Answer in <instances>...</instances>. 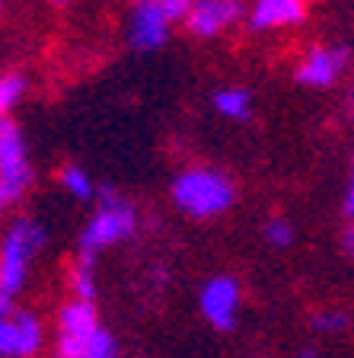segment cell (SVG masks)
Masks as SVG:
<instances>
[{"label": "cell", "instance_id": "cell-12", "mask_svg": "<svg viewBox=\"0 0 354 358\" xmlns=\"http://www.w3.org/2000/svg\"><path fill=\"white\" fill-rule=\"evenodd\" d=\"M211 103H214V109L221 112L223 119H233V122H249L252 119V96H249V90H243V87L214 90Z\"/></svg>", "mask_w": 354, "mask_h": 358}, {"label": "cell", "instance_id": "cell-18", "mask_svg": "<svg viewBox=\"0 0 354 358\" xmlns=\"http://www.w3.org/2000/svg\"><path fill=\"white\" fill-rule=\"evenodd\" d=\"M345 217L354 221V154H351V179H348V192H345Z\"/></svg>", "mask_w": 354, "mask_h": 358}, {"label": "cell", "instance_id": "cell-19", "mask_svg": "<svg viewBox=\"0 0 354 358\" xmlns=\"http://www.w3.org/2000/svg\"><path fill=\"white\" fill-rule=\"evenodd\" d=\"M341 250H345L348 259H354V221L345 227V234H341Z\"/></svg>", "mask_w": 354, "mask_h": 358}, {"label": "cell", "instance_id": "cell-9", "mask_svg": "<svg viewBox=\"0 0 354 358\" xmlns=\"http://www.w3.org/2000/svg\"><path fill=\"white\" fill-rule=\"evenodd\" d=\"M345 64H348L345 45H313L310 52L300 58L294 77L303 87H329V83L339 80Z\"/></svg>", "mask_w": 354, "mask_h": 358}, {"label": "cell", "instance_id": "cell-13", "mask_svg": "<svg viewBox=\"0 0 354 358\" xmlns=\"http://www.w3.org/2000/svg\"><path fill=\"white\" fill-rule=\"evenodd\" d=\"M71 291H74V301L93 304V298H96V256H77L74 268H71Z\"/></svg>", "mask_w": 354, "mask_h": 358}, {"label": "cell", "instance_id": "cell-25", "mask_svg": "<svg viewBox=\"0 0 354 358\" xmlns=\"http://www.w3.org/2000/svg\"><path fill=\"white\" fill-rule=\"evenodd\" d=\"M351 99H354V96H351Z\"/></svg>", "mask_w": 354, "mask_h": 358}, {"label": "cell", "instance_id": "cell-2", "mask_svg": "<svg viewBox=\"0 0 354 358\" xmlns=\"http://www.w3.org/2000/svg\"><path fill=\"white\" fill-rule=\"evenodd\" d=\"M58 358H115V336L99 323V313L87 301H67L58 313Z\"/></svg>", "mask_w": 354, "mask_h": 358}, {"label": "cell", "instance_id": "cell-22", "mask_svg": "<svg viewBox=\"0 0 354 358\" xmlns=\"http://www.w3.org/2000/svg\"><path fill=\"white\" fill-rule=\"evenodd\" d=\"M3 201H7V195H3V186H0V208H3Z\"/></svg>", "mask_w": 354, "mask_h": 358}, {"label": "cell", "instance_id": "cell-7", "mask_svg": "<svg viewBox=\"0 0 354 358\" xmlns=\"http://www.w3.org/2000/svg\"><path fill=\"white\" fill-rule=\"evenodd\" d=\"M172 20L163 13L156 0H138L128 13V45L134 52H156L166 45Z\"/></svg>", "mask_w": 354, "mask_h": 358}, {"label": "cell", "instance_id": "cell-8", "mask_svg": "<svg viewBox=\"0 0 354 358\" xmlns=\"http://www.w3.org/2000/svg\"><path fill=\"white\" fill-rule=\"evenodd\" d=\"M42 349V323L36 313L13 310L0 317V358H32Z\"/></svg>", "mask_w": 354, "mask_h": 358}, {"label": "cell", "instance_id": "cell-16", "mask_svg": "<svg viewBox=\"0 0 354 358\" xmlns=\"http://www.w3.org/2000/svg\"><path fill=\"white\" fill-rule=\"evenodd\" d=\"M262 234H265V240L272 246H278V250H284V246L294 243V224H290L288 217H281V215L268 217L265 227H262Z\"/></svg>", "mask_w": 354, "mask_h": 358}, {"label": "cell", "instance_id": "cell-3", "mask_svg": "<svg viewBox=\"0 0 354 358\" xmlns=\"http://www.w3.org/2000/svg\"><path fill=\"white\" fill-rule=\"evenodd\" d=\"M96 211L87 221L77 240V256H96L105 246H115L128 240L138 227V208L115 186H99Z\"/></svg>", "mask_w": 354, "mask_h": 358}, {"label": "cell", "instance_id": "cell-17", "mask_svg": "<svg viewBox=\"0 0 354 358\" xmlns=\"http://www.w3.org/2000/svg\"><path fill=\"white\" fill-rule=\"evenodd\" d=\"M348 313L341 310H323L316 313V320H313V327L319 329V333H341V329H348Z\"/></svg>", "mask_w": 354, "mask_h": 358}, {"label": "cell", "instance_id": "cell-4", "mask_svg": "<svg viewBox=\"0 0 354 358\" xmlns=\"http://www.w3.org/2000/svg\"><path fill=\"white\" fill-rule=\"evenodd\" d=\"M48 234L36 217H16L7 227L3 240H0V288L13 298L16 291H22L26 275H29L32 259L45 246Z\"/></svg>", "mask_w": 354, "mask_h": 358}, {"label": "cell", "instance_id": "cell-20", "mask_svg": "<svg viewBox=\"0 0 354 358\" xmlns=\"http://www.w3.org/2000/svg\"><path fill=\"white\" fill-rule=\"evenodd\" d=\"M10 313H13V298L0 288V317H10Z\"/></svg>", "mask_w": 354, "mask_h": 358}, {"label": "cell", "instance_id": "cell-1", "mask_svg": "<svg viewBox=\"0 0 354 358\" xmlns=\"http://www.w3.org/2000/svg\"><path fill=\"white\" fill-rule=\"evenodd\" d=\"M170 195L182 215L207 221V217L227 215L233 208L236 186L227 173L214 170V166H189L172 179Z\"/></svg>", "mask_w": 354, "mask_h": 358}, {"label": "cell", "instance_id": "cell-24", "mask_svg": "<svg viewBox=\"0 0 354 358\" xmlns=\"http://www.w3.org/2000/svg\"><path fill=\"white\" fill-rule=\"evenodd\" d=\"M0 7H3V0H0Z\"/></svg>", "mask_w": 354, "mask_h": 358}, {"label": "cell", "instance_id": "cell-10", "mask_svg": "<svg viewBox=\"0 0 354 358\" xmlns=\"http://www.w3.org/2000/svg\"><path fill=\"white\" fill-rule=\"evenodd\" d=\"M243 16V0H195L185 29L195 38H214Z\"/></svg>", "mask_w": 354, "mask_h": 358}, {"label": "cell", "instance_id": "cell-6", "mask_svg": "<svg viewBox=\"0 0 354 358\" xmlns=\"http://www.w3.org/2000/svg\"><path fill=\"white\" fill-rule=\"evenodd\" d=\"M239 304H243V291L233 275H214L207 278L198 291V310L207 323L221 333L236 327L239 317Z\"/></svg>", "mask_w": 354, "mask_h": 358}, {"label": "cell", "instance_id": "cell-23", "mask_svg": "<svg viewBox=\"0 0 354 358\" xmlns=\"http://www.w3.org/2000/svg\"><path fill=\"white\" fill-rule=\"evenodd\" d=\"M54 3H64V0H54Z\"/></svg>", "mask_w": 354, "mask_h": 358}, {"label": "cell", "instance_id": "cell-11", "mask_svg": "<svg viewBox=\"0 0 354 358\" xmlns=\"http://www.w3.org/2000/svg\"><path fill=\"white\" fill-rule=\"evenodd\" d=\"M307 16V0H256L249 13L252 32H268L281 26H297Z\"/></svg>", "mask_w": 354, "mask_h": 358}, {"label": "cell", "instance_id": "cell-14", "mask_svg": "<svg viewBox=\"0 0 354 358\" xmlns=\"http://www.w3.org/2000/svg\"><path fill=\"white\" fill-rule=\"evenodd\" d=\"M61 186L74 195L77 201H93L99 195L93 176H89L80 164H64V166H61Z\"/></svg>", "mask_w": 354, "mask_h": 358}, {"label": "cell", "instance_id": "cell-5", "mask_svg": "<svg viewBox=\"0 0 354 358\" xmlns=\"http://www.w3.org/2000/svg\"><path fill=\"white\" fill-rule=\"evenodd\" d=\"M32 182V166H29V150H26V138H22L20 125L13 119L0 122V186L7 201L20 199Z\"/></svg>", "mask_w": 354, "mask_h": 358}, {"label": "cell", "instance_id": "cell-15", "mask_svg": "<svg viewBox=\"0 0 354 358\" xmlns=\"http://www.w3.org/2000/svg\"><path fill=\"white\" fill-rule=\"evenodd\" d=\"M26 93V77L22 74H0V122L10 119V109L20 103V96Z\"/></svg>", "mask_w": 354, "mask_h": 358}, {"label": "cell", "instance_id": "cell-21", "mask_svg": "<svg viewBox=\"0 0 354 358\" xmlns=\"http://www.w3.org/2000/svg\"><path fill=\"white\" fill-rule=\"evenodd\" d=\"M297 358H319V355H316V349H300Z\"/></svg>", "mask_w": 354, "mask_h": 358}]
</instances>
